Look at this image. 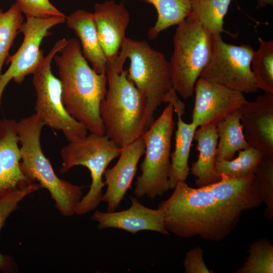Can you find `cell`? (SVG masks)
Masks as SVG:
<instances>
[{"mask_svg":"<svg viewBox=\"0 0 273 273\" xmlns=\"http://www.w3.org/2000/svg\"><path fill=\"white\" fill-rule=\"evenodd\" d=\"M273 4V0H258V6L260 7H264L268 5L272 6Z\"/></svg>","mask_w":273,"mask_h":273,"instance_id":"cell-32","label":"cell"},{"mask_svg":"<svg viewBox=\"0 0 273 273\" xmlns=\"http://www.w3.org/2000/svg\"><path fill=\"white\" fill-rule=\"evenodd\" d=\"M174 110L171 102L142 135L145 145V158L140 165L134 195L154 199L170 189L169 175L172 135L175 127Z\"/></svg>","mask_w":273,"mask_h":273,"instance_id":"cell-7","label":"cell"},{"mask_svg":"<svg viewBox=\"0 0 273 273\" xmlns=\"http://www.w3.org/2000/svg\"><path fill=\"white\" fill-rule=\"evenodd\" d=\"M22 12L16 3L6 11L0 8V75L9 51L23 23Z\"/></svg>","mask_w":273,"mask_h":273,"instance_id":"cell-26","label":"cell"},{"mask_svg":"<svg viewBox=\"0 0 273 273\" xmlns=\"http://www.w3.org/2000/svg\"><path fill=\"white\" fill-rule=\"evenodd\" d=\"M232 0H192L189 16L199 22L213 35L228 32L224 18Z\"/></svg>","mask_w":273,"mask_h":273,"instance_id":"cell-23","label":"cell"},{"mask_svg":"<svg viewBox=\"0 0 273 273\" xmlns=\"http://www.w3.org/2000/svg\"><path fill=\"white\" fill-rule=\"evenodd\" d=\"M253 186L265 205L264 217L273 218V156L264 155L254 174Z\"/></svg>","mask_w":273,"mask_h":273,"instance_id":"cell-27","label":"cell"},{"mask_svg":"<svg viewBox=\"0 0 273 273\" xmlns=\"http://www.w3.org/2000/svg\"><path fill=\"white\" fill-rule=\"evenodd\" d=\"M66 17L26 18L19 29L24 36L23 42L16 53L8 59L11 62L9 68L0 75V104L4 90L10 80L21 84L26 76L33 73L44 57L40 49L42 40L51 34L50 29L65 22Z\"/></svg>","mask_w":273,"mask_h":273,"instance_id":"cell-11","label":"cell"},{"mask_svg":"<svg viewBox=\"0 0 273 273\" xmlns=\"http://www.w3.org/2000/svg\"><path fill=\"white\" fill-rule=\"evenodd\" d=\"M145 145L142 136L121 148L115 165L107 168L104 173L107 190L102 201L107 204V212H113L130 189L141 157L145 154Z\"/></svg>","mask_w":273,"mask_h":273,"instance_id":"cell-14","label":"cell"},{"mask_svg":"<svg viewBox=\"0 0 273 273\" xmlns=\"http://www.w3.org/2000/svg\"><path fill=\"white\" fill-rule=\"evenodd\" d=\"M40 189L38 183H33L0 199V233L8 217L18 208L19 203L26 196ZM7 262V257L0 252V270L6 267Z\"/></svg>","mask_w":273,"mask_h":273,"instance_id":"cell-29","label":"cell"},{"mask_svg":"<svg viewBox=\"0 0 273 273\" xmlns=\"http://www.w3.org/2000/svg\"><path fill=\"white\" fill-rule=\"evenodd\" d=\"M216 127L218 135L216 160H230L236 152L250 147L243 132L240 109L226 116Z\"/></svg>","mask_w":273,"mask_h":273,"instance_id":"cell-21","label":"cell"},{"mask_svg":"<svg viewBox=\"0 0 273 273\" xmlns=\"http://www.w3.org/2000/svg\"><path fill=\"white\" fill-rule=\"evenodd\" d=\"M264 155L259 150L249 147L239 151L234 159L216 160L215 170L221 178H243L254 175Z\"/></svg>","mask_w":273,"mask_h":273,"instance_id":"cell-24","label":"cell"},{"mask_svg":"<svg viewBox=\"0 0 273 273\" xmlns=\"http://www.w3.org/2000/svg\"><path fill=\"white\" fill-rule=\"evenodd\" d=\"M177 117V129L175 134V147L170 154L169 182L170 189L176 185L186 181L190 171L188 160L192 143L198 127L193 123H187L182 119V115Z\"/></svg>","mask_w":273,"mask_h":273,"instance_id":"cell-20","label":"cell"},{"mask_svg":"<svg viewBox=\"0 0 273 273\" xmlns=\"http://www.w3.org/2000/svg\"><path fill=\"white\" fill-rule=\"evenodd\" d=\"M215 125L201 127L195 132L193 141L197 143L199 155L190 169L196 177L198 188L206 186L221 179L217 174L215 164L218 135Z\"/></svg>","mask_w":273,"mask_h":273,"instance_id":"cell-19","label":"cell"},{"mask_svg":"<svg viewBox=\"0 0 273 273\" xmlns=\"http://www.w3.org/2000/svg\"><path fill=\"white\" fill-rule=\"evenodd\" d=\"M121 148L105 134L90 133L82 139L69 142L61 150V173L75 166L86 167L90 171L92 184L87 193L81 198L75 214L81 215L96 209L102 202L103 176L110 162L119 157Z\"/></svg>","mask_w":273,"mask_h":273,"instance_id":"cell-8","label":"cell"},{"mask_svg":"<svg viewBox=\"0 0 273 273\" xmlns=\"http://www.w3.org/2000/svg\"><path fill=\"white\" fill-rule=\"evenodd\" d=\"M259 47L254 51L251 64L255 82L264 93L273 94V41L258 37Z\"/></svg>","mask_w":273,"mask_h":273,"instance_id":"cell-25","label":"cell"},{"mask_svg":"<svg viewBox=\"0 0 273 273\" xmlns=\"http://www.w3.org/2000/svg\"><path fill=\"white\" fill-rule=\"evenodd\" d=\"M67 42V39L62 38L55 43L33 72L32 82L36 94L35 114L44 125L62 131L68 142H71L85 137L87 129L66 111L62 101L61 81L51 69L54 56Z\"/></svg>","mask_w":273,"mask_h":273,"instance_id":"cell-9","label":"cell"},{"mask_svg":"<svg viewBox=\"0 0 273 273\" xmlns=\"http://www.w3.org/2000/svg\"><path fill=\"white\" fill-rule=\"evenodd\" d=\"M253 52L248 44H228L221 34L213 35L211 56L200 77L242 94L257 93L251 67Z\"/></svg>","mask_w":273,"mask_h":273,"instance_id":"cell-10","label":"cell"},{"mask_svg":"<svg viewBox=\"0 0 273 273\" xmlns=\"http://www.w3.org/2000/svg\"><path fill=\"white\" fill-rule=\"evenodd\" d=\"M93 14L100 44L108 63L112 62L126 38L129 13L124 5L111 0L96 4Z\"/></svg>","mask_w":273,"mask_h":273,"instance_id":"cell-16","label":"cell"},{"mask_svg":"<svg viewBox=\"0 0 273 273\" xmlns=\"http://www.w3.org/2000/svg\"><path fill=\"white\" fill-rule=\"evenodd\" d=\"M130 200L131 206L126 210L110 212L96 210L91 218L98 222L100 230L116 228L133 234L142 231H154L164 236L169 234L160 210L144 206L137 198L130 197Z\"/></svg>","mask_w":273,"mask_h":273,"instance_id":"cell-15","label":"cell"},{"mask_svg":"<svg viewBox=\"0 0 273 273\" xmlns=\"http://www.w3.org/2000/svg\"><path fill=\"white\" fill-rule=\"evenodd\" d=\"M169 61L173 88L187 99L194 94L195 83L212 52L213 35L189 16L177 25Z\"/></svg>","mask_w":273,"mask_h":273,"instance_id":"cell-6","label":"cell"},{"mask_svg":"<svg viewBox=\"0 0 273 273\" xmlns=\"http://www.w3.org/2000/svg\"><path fill=\"white\" fill-rule=\"evenodd\" d=\"M249 255L237 273H272L273 246L265 239L251 244Z\"/></svg>","mask_w":273,"mask_h":273,"instance_id":"cell-28","label":"cell"},{"mask_svg":"<svg viewBox=\"0 0 273 273\" xmlns=\"http://www.w3.org/2000/svg\"><path fill=\"white\" fill-rule=\"evenodd\" d=\"M17 121L0 120V199L31 184L21 168Z\"/></svg>","mask_w":273,"mask_h":273,"instance_id":"cell-17","label":"cell"},{"mask_svg":"<svg viewBox=\"0 0 273 273\" xmlns=\"http://www.w3.org/2000/svg\"><path fill=\"white\" fill-rule=\"evenodd\" d=\"M127 70L117 72L107 65L108 88L100 107L105 134L122 148L146 131L145 97L127 78Z\"/></svg>","mask_w":273,"mask_h":273,"instance_id":"cell-5","label":"cell"},{"mask_svg":"<svg viewBox=\"0 0 273 273\" xmlns=\"http://www.w3.org/2000/svg\"><path fill=\"white\" fill-rule=\"evenodd\" d=\"M44 126L35 113L17 122L21 170L30 183H37L40 188L49 192L63 216H71L75 214L83 187L61 179L56 174L41 147L40 135Z\"/></svg>","mask_w":273,"mask_h":273,"instance_id":"cell-4","label":"cell"},{"mask_svg":"<svg viewBox=\"0 0 273 273\" xmlns=\"http://www.w3.org/2000/svg\"><path fill=\"white\" fill-rule=\"evenodd\" d=\"M127 59L130 61L127 78L146 99L144 118L146 130L155 120L157 108L162 103H168L173 89L170 65L163 54L152 48L146 40L126 37L117 57L108 65L120 73Z\"/></svg>","mask_w":273,"mask_h":273,"instance_id":"cell-3","label":"cell"},{"mask_svg":"<svg viewBox=\"0 0 273 273\" xmlns=\"http://www.w3.org/2000/svg\"><path fill=\"white\" fill-rule=\"evenodd\" d=\"M253 176L221 178L197 188L186 181L178 183L171 195L158 205L165 229L180 238L222 240L238 224L243 212L262 203L253 188Z\"/></svg>","mask_w":273,"mask_h":273,"instance_id":"cell-1","label":"cell"},{"mask_svg":"<svg viewBox=\"0 0 273 273\" xmlns=\"http://www.w3.org/2000/svg\"><path fill=\"white\" fill-rule=\"evenodd\" d=\"M204 251L200 247H197L188 251L183 262L186 273H212L207 267L203 259Z\"/></svg>","mask_w":273,"mask_h":273,"instance_id":"cell-31","label":"cell"},{"mask_svg":"<svg viewBox=\"0 0 273 273\" xmlns=\"http://www.w3.org/2000/svg\"><path fill=\"white\" fill-rule=\"evenodd\" d=\"M67 26L75 33L80 41L84 58L98 73H106L108 60L100 44L93 13L78 10L66 16Z\"/></svg>","mask_w":273,"mask_h":273,"instance_id":"cell-18","label":"cell"},{"mask_svg":"<svg viewBox=\"0 0 273 273\" xmlns=\"http://www.w3.org/2000/svg\"><path fill=\"white\" fill-rule=\"evenodd\" d=\"M152 5L155 8L157 19L150 27L148 36L155 38L162 31L178 25L190 14L192 0H138Z\"/></svg>","mask_w":273,"mask_h":273,"instance_id":"cell-22","label":"cell"},{"mask_svg":"<svg viewBox=\"0 0 273 273\" xmlns=\"http://www.w3.org/2000/svg\"><path fill=\"white\" fill-rule=\"evenodd\" d=\"M194 93L191 122L198 127L216 125L246 101L242 93L200 77L195 83Z\"/></svg>","mask_w":273,"mask_h":273,"instance_id":"cell-12","label":"cell"},{"mask_svg":"<svg viewBox=\"0 0 273 273\" xmlns=\"http://www.w3.org/2000/svg\"><path fill=\"white\" fill-rule=\"evenodd\" d=\"M26 18H47L52 16L66 17L50 0H16Z\"/></svg>","mask_w":273,"mask_h":273,"instance_id":"cell-30","label":"cell"},{"mask_svg":"<svg viewBox=\"0 0 273 273\" xmlns=\"http://www.w3.org/2000/svg\"><path fill=\"white\" fill-rule=\"evenodd\" d=\"M60 53L53 59L57 66L66 111L90 133L105 134L100 107L107 90L106 74H99L90 67L76 38L67 40Z\"/></svg>","mask_w":273,"mask_h":273,"instance_id":"cell-2","label":"cell"},{"mask_svg":"<svg viewBox=\"0 0 273 273\" xmlns=\"http://www.w3.org/2000/svg\"><path fill=\"white\" fill-rule=\"evenodd\" d=\"M240 121L249 145L264 155L273 156V94L264 93L240 108Z\"/></svg>","mask_w":273,"mask_h":273,"instance_id":"cell-13","label":"cell"}]
</instances>
